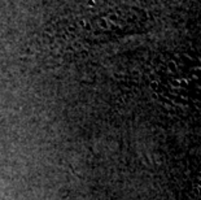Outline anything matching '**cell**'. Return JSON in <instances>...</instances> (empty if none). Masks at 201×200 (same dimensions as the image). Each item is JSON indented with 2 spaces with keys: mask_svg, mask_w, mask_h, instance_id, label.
Returning <instances> with one entry per match:
<instances>
[{
  "mask_svg": "<svg viewBox=\"0 0 201 200\" xmlns=\"http://www.w3.org/2000/svg\"><path fill=\"white\" fill-rule=\"evenodd\" d=\"M199 178H200V181H201V173H200V174H199Z\"/></svg>",
  "mask_w": 201,
  "mask_h": 200,
  "instance_id": "obj_1",
  "label": "cell"
}]
</instances>
